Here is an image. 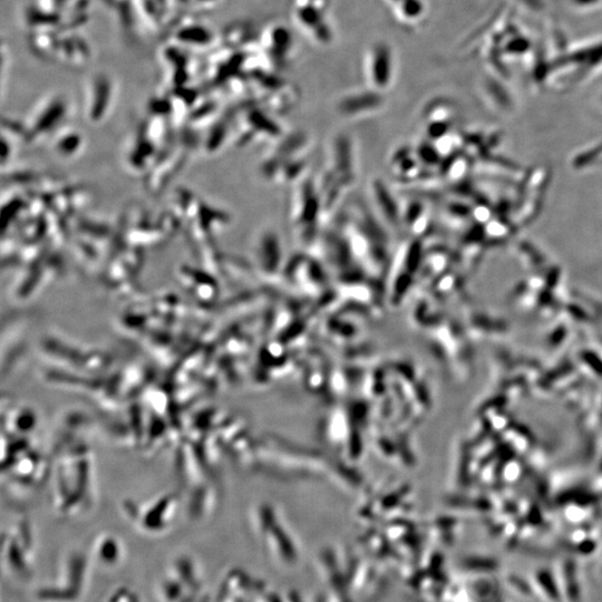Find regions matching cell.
<instances>
[{
  "mask_svg": "<svg viewBox=\"0 0 602 602\" xmlns=\"http://www.w3.org/2000/svg\"><path fill=\"white\" fill-rule=\"evenodd\" d=\"M385 231L387 230L374 212L363 206L353 208L342 229L349 254L377 285H386L393 259Z\"/></svg>",
  "mask_w": 602,
  "mask_h": 602,
  "instance_id": "6da1fadb",
  "label": "cell"
},
{
  "mask_svg": "<svg viewBox=\"0 0 602 602\" xmlns=\"http://www.w3.org/2000/svg\"><path fill=\"white\" fill-rule=\"evenodd\" d=\"M291 221L295 230L296 238L306 250L317 251L322 248L319 241L318 230L322 226L323 211L320 205L316 182L305 178L299 183L291 206Z\"/></svg>",
  "mask_w": 602,
  "mask_h": 602,
  "instance_id": "7a4b0ae2",
  "label": "cell"
},
{
  "mask_svg": "<svg viewBox=\"0 0 602 602\" xmlns=\"http://www.w3.org/2000/svg\"><path fill=\"white\" fill-rule=\"evenodd\" d=\"M422 240L411 238L395 251L386 286L392 300H403L416 287L423 264Z\"/></svg>",
  "mask_w": 602,
  "mask_h": 602,
  "instance_id": "3957f363",
  "label": "cell"
},
{
  "mask_svg": "<svg viewBox=\"0 0 602 602\" xmlns=\"http://www.w3.org/2000/svg\"><path fill=\"white\" fill-rule=\"evenodd\" d=\"M284 278L312 294H323L330 286V277L324 267L309 256L296 257L288 262Z\"/></svg>",
  "mask_w": 602,
  "mask_h": 602,
  "instance_id": "277c9868",
  "label": "cell"
},
{
  "mask_svg": "<svg viewBox=\"0 0 602 602\" xmlns=\"http://www.w3.org/2000/svg\"><path fill=\"white\" fill-rule=\"evenodd\" d=\"M370 194L374 215L380 220L387 232L400 233L404 230L401 203L381 180L374 179L370 184Z\"/></svg>",
  "mask_w": 602,
  "mask_h": 602,
  "instance_id": "5b68a950",
  "label": "cell"
},
{
  "mask_svg": "<svg viewBox=\"0 0 602 602\" xmlns=\"http://www.w3.org/2000/svg\"><path fill=\"white\" fill-rule=\"evenodd\" d=\"M257 266L261 274L270 281H279L284 277L286 264H284L283 248L275 231H265L258 240Z\"/></svg>",
  "mask_w": 602,
  "mask_h": 602,
  "instance_id": "8992f818",
  "label": "cell"
},
{
  "mask_svg": "<svg viewBox=\"0 0 602 602\" xmlns=\"http://www.w3.org/2000/svg\"><path fill=\"white\" fill-rule=\"evenodd\" d=\"M402 207L404 230L409 231L411 238L422 240L429 230V210L420 199H406Z\"/></svg>",
  "mask_w": 602,
  "mask_h": 602,
  "instance_id": "52a82bcc",
  "label": "cell"
},
{
  "mask_svg": "<svg viewBox=\"0 0 602 602\" xmlns=\"http://www.w3.org/2000/svg\"><path fill=\"white\" fill-rule=\"evenodd\" d=\"M391 171L398 180L412 182L420 180L421 161L413 148L401 147L391 158Z\"/></svg>",
  "mask_w": 602,
  "mask_h": 602,
  "instance_id": "ba28073f",
  "label": "cell"
}]
</instances>
